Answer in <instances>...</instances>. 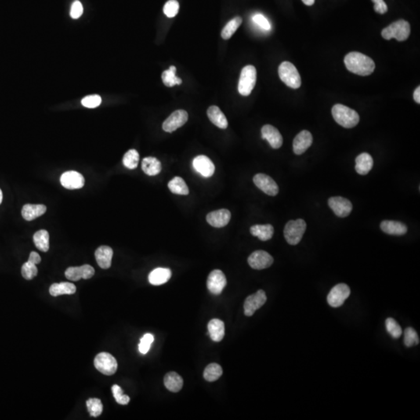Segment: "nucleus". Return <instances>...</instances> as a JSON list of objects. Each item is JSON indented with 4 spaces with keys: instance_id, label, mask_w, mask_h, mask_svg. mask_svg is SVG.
<instances>
[{
    "instance_id": "nucleus-33",
    "label": "nucleus",
    "mask_w": 420,
    "mask_h": 420,
    "mask_svg": "<svg viewBox=\"0 0 420 420\" xmlns=\"http://www.w3.org/2000/svg\"><path fill=\"white\" fill-rule=\"evenodd\" d=\"M170 191L174 194L187 196L189 193V189L185 181L180 177H175L168 183Z\"/></svg>"
},
{
    "instance_id": "nucleus-27",
    "label": "nucleus",
    "mask_w": 420,
    "mask_h": 420,
    "mask_svg": "<svg viewBox=\"0 0 420 420\" xmlns=\"http://www.w3.org/2000/svg\"><path fill=\"white\" fill-rule=\"evenodd\" d=\"M373 165H374V160L369 153H361L356 158L355 168L359 175H367L372 169Z\"/></svg>"
},
{
    "instance_id": "nucleus-35",
    "label": "nucleus",
    "mask_w": 420,
    "mask_h": 420,
    "mask_svg": "<svg viewBox=\"0 0 420 420\" xmlns=\"http://www.w3.org/2000/svg\"><path fill=\"white\" fill-rule=\"evenodd\" d=\"M242 23V18L240 16H236V17L232 19L231 20L226 23V26L223 27L221 32V37L223 39L228 40L231 38L233 34L237 31L238 27L241 25Z\"/></svg>"
},
{
    "instance_id": "nucleus-9",
    "label": "nucleus",
    "mask_w": 420,
    "mask_h": 420,
    "mask_svg": "<svg viewBox=\"0 0 420 420\" xmlns=\"http://www.w3.org/2000/svg\"><path fill=\"white\" fill-rule=\"evenodd\" d=\"M267 301L265 291L259 290L255 294H251L246 298L244 304V315L251 317L257 310L262 308Z\"/></svg>"
},
{
    "instance_id": "nucleus-36",
    "label": "nucleus",
    "mask_w": 420,
    "mask_h": 420,
    "mask_svg": "<svg viewBox=\"0 0 420 420\" xmlns=\"http://www.w3.org/2000/svg\"><path fill=\"white\" fill-rule=\"evenodd\" d=\"M177 69L175 66H171L169 70H165L162 74V80L164 85L172 88L175 85L182 84V80L176 76Z\"/></svg>"
},
{
    "instance_id": "nucleus-46",
    "label": "nucleus",
    "mask_w": 420,
    "mask_h": 420,
    "mask_svg": "<svg viewBox=\"0 0 420 420\" xmlns=\"http://www.w3.org/2000/svg\"><path fill=\"white\" fill-rule=\"evenodd\" d=\"M252 19L253 21L255 22L258 27H260L261 28L265 30H270V23H269V20L263 15L258 13V14H255V16H253Z\"/></svg>"
},
{
    "instance_id": "nucleus-6",
    "label": "nucleus",
    "mask_w": 420,
    "mask_h": 420,
    "mask_svg": "<svg viewBox=\"0 0 420 420\" xmlns=\"http://www.w3.org/2000/svg\"><path fill=\"white\" fill-rule=\"evenodd\" d=\"M307 224L304 219L290 220L284 228V237L288 244L297 245L301 242L306 231Z\"/></svg>"
},
{
    "instance_id": "nucleus-3",
    "label": "nucleus",
    "mask_w": 420,
    "mask_h": 420,
    "mask_svg": "<svg viewBox=\"0 0 420 420\" xmlns=\"http://www.w3.org/2000/svg\"><path fill=\"white\" fill-rule=\"evenodd\" d=\"M411 27L409 22L399 20L385 27L381 32L383 38L386 40L395 38L399 41H404L410 37Z\"/></svg>"
},
{
    "instance_id": "nucleus-1",
    "label": "nucleus",
    "mask_w": 420,
    "mask_h": 420,
    "mask_svg": "<svg viewBox=\"0 0 420 420\" xmlns=\"http://www.w3.org/2000/svg\"><path fill=\"white\" fill-rule=\"evenodd\" d=\"M344 63L349 72L363 77L370 75L375 70L373 59L360 52H349L345 55Z\"/></svg>"
},
{
    "instance_id": "nucleus-24",
    "label": "nucleus",
    "mask_w": 420,
    "mask_h": 420,
    "mask_svg": "<svg viewBox=\"0 0 420 420\" xmlns=\"http://www.w3.org/2000/svg\"><path fill=\"white\" fill-rule=\"evenodd\" d=\"M47 207L42 204L33 205V204H26L23 206L21 210L22 216L27 221H32L36 218L44 215L46 212Z\"/></svg>"
},
{
    "instance_id": "nucleus-10",
    "label": "nucleus",
    "mask_w": 420,
    "mask_h": 420,
    "mask_svg": "<svg viewBox=\"0 0 420 420\" xmlns=\"http://www.w3.org/2000/svg\"><path fill=\"white\" fill-rule=\"evenodd\" d=\"M226 285V278L224 273L219 269L212 271L207 279V288L211 294L219 295L223 292Z\"/></svg>"
},
{
    "instance_id": "nucleus-22",
    "label": "nucleus",
    "mask_w": 420,
    "mask_h": 420,
    "mask_svg": "<svg viewBox=\"0 0 420 420\" xmlns=\"http://www.w3.org/2000/svg\"><path fill=\"white\" fill-rule=\"evenodd\" d=\"M112 257V248L108 246H101L95 251V258L102 269H107L110 267Z\"/></svg>"
},
{
    "instance_id": "nucleus-49",
    "label": "nucleus",
    "mask_w": 420,
    "mask_h": 420,
    "mask_svg": "<svg viewBox=\"0 0 420 420\" xmlns=\"http://www.w3.org/2000/svg\"><path fill=\"white\" fill-rule=\"evenodd\" d=\"M28 261L32 262V263L35 264V265H38V264L41 262V256L38 255V253L35 252V251H32V252H30Z\"/></svg>"
},
{
    "instance_id": "nucleus-45",
    "label": "nucleus",
    "mask_w": 420,
    "mask_h": 420,
    "mask_svg": "<svg viewBox=\"0 0 420 420\" xmlns=\"http://www.w3.org/2000/svg\"><path fill=\"white\" fill-rule=\"evenodd\" d=\"M102 98L99 95H90L84 98L81 103L84 107L95 108L98 107L102 104Z\"/></svg>"
},
{
    "instance_id": "nucleus-47",
    "label": "nucleus",
    "mask_w": 420,
    "mask_h": 420,
    "mask_svg": "<svg viewBox=\"0 0 420 420\" xmlns=\"http://www.w3.org/2000/svg\"><path fill=\"white\" fill-rule=\"evenodd\" d=\"M84 12V7L83 5L80 1L76 0L72 4L71 10H70V16L73 19H78L83 14Z\"/></svg>"
},
{
    "instance_id": "nucleus-19",
    "label": "nucleus",
    "mask_w": 420,
    "mask_h": 420,
    "mask_svg": "<svg viewBox=\"0 0 420 420\" xmlns=\"http://www.w3.org/2000/svg\"><path fill=\"white\" fill-rule=\"evenodd\" d=\"M313 143L312 133L308 130H303L297 135L293 143L294 152L297 155H301L307 151Z\"/></svg>"
},
{
    "instance_id": "nucleus-52",
    "label": "nucleus",
    "mask_w": 420,
    "mask_h": 420,
    "mask_svg": "<svg viewBox=\"0 0 420 420\" xmlns=\"http://www.w3.org/2000/svg\"><path fill=\"white\" fill-rule=\"evenodd\" d=\"M2 202V192L1 189H0V205H1V203Z\"/></svg>"
},
{
    "instance_id": "nucleus-14",
    "label": "nucleus",
    "mask_w": 420,
    "mask_h": 420,
    "mask_svg": "<svg viewBox=\"0 0 420 420\" xmlns=\"http://www.w3.org/2000/svg\"><path fill=\"white\" fill-rule=\"evenodd\" d=\"M253 182L258 189L262 190L265 194L270 196H276L279 193V187L273 178L265 174H257Z\"/></svg>"
},
{
    "instance_id": "nucleus-26",
    "label": "nucleus",
    "mask_w": 420,
    "mask_h": 420,
    "mask_svg": "<svg viewBox=\"0 0 420 420\" xmlns=\"http://www.w3.org/2000/svg\"><path fill=\"white\" fill-rule=\"evenodd\" d=\"M207 115L210 121L218 128L225 129L227 128L228 121L226 116L217 106H211L207 110Z\"/></svg>"
},
{
    "instance_id": "nucleus-21",
    "label": "nucleus",
    "mask_w": 420,
    "mask_h": 420,
    "mask_svg": "<svg viewBox=\"0 0 420 420\" xmlns=\"http://www.w3.org/2000/svg\"><path fill=\"white\" fill-rule=\"evenodd\" d=\"M381 229L385 233L390 235L403 236L407 233L406 225L402 222L394 220H384L381 222Z\"/></svg>"
},
{
    "instance_id": "nucleus-7",
    "label": "nucleus",
    "mask_w": 420,
    "mask_h": 420,
    "mask_svg": "<svg viewBox=\"0 0 420 420\" xmlns=\"http://www.w3.org/2000/svg\"><path fill=\"white\" fill-rule=\"evenodd\" d=\"M95 366L105 375H113L118 369V363L115 358L107 353H101L97 355L95 359Z\"/></svg>"
},
{
    "instance_id": "nucleus-37",
    "label": "nucleus",
    "mask_w": 420,
    "mask_h": 420,
    "mask_svg": "<svg viewBox=\"0 0 420 420\" xmlns=\"http://www.w3.org/2000/svg\"><path fill=\"white\" fill-rule=\"evenodd\" d=\"M139 154L137 150H129L123 157L122 162L125 168L128 169H135L139 164Z\"/></svg>"
},
{
    "instance_id": "nucleus-41",
    "label": "nucleus",
    "mask_w": 420,
    "mask_h": 420,
    "mask_svg": "<svg viewBox=\"0 0 420 420\" xmlns=\"http://www.w3.org/2000/svg\"><path fill=\"white\" fill-rule=\"evenodd\" d=\"M21 274L25 280H32L38 275V268L36 267L35 264L27 261L22 266Z\"/></svg>"
},
{
    "instance_id": "nucleus-12",
    "label": "nucleus",
    "mask_w": 420,
    "mask_h": 420,
    "mask_svg": "<svg viewBox=\"0 0 420 420\" xmlns=\"http://www.w3.org/2000/svg\"><path fill=\"white\" fill-rule=\"evenodd\" d=\"M274 259L269 253L262 250L254 251L248 257V262L252 269L257 270L267 269L273 265Z\"/></svg>"
},
{
    "instance_id": "nucleus-11",
    "label": "nucleus",
    "mask_w": 420,
    "mask_h": 420,
    "mask_svg": "<svg viewBox=\"0 0 420 420\" xmlns=\"http://www.w3.org/2000/svg\"><path fill=\"white\" fill-rule=\"evenodd\" d=\"M189 119V114L185 110H177L163 123V129L167 132H173L183 126Z\"/></svg>"
},
{
    "instance_id": "nucleus-34",
    "label": "nucleus",
    "mask_w": 420,
    "mask_h": 420,
    "mask_svg": "<svg viewBox=\"0 0 420 420\" xmlns=\"http://www.w3.org/2000/svg\"><path fill=\"white\" fill-rule=\"evenodd\" d=\"M223 374V369L218 363H210L206 367L203 377L209 382H213L219 379Z\"/></svg>"
},
{
    "instance_id": "nucleus-40",
    "label": "nucleus",
    "mask_w": 420,
    "mask_h": 420,
    "mask_svg": "<svg viewBox=\"0 0 420 420\" xmlns=\"http://www.w3.org/2000/svg\"><path fill=\"white\" fill-rule=\"evenodd\" d=\"M404 343L407 347H411L420 343V338L414 328L409 327L405 330Z\"/></svg>"
},
{
    "instance_id": "nucleus-43",
    "label": "nucleus",
    "mask_w": 420,
    "mask_h": 420,
    "mask_svg": "<svg viewBox=\"0 0 420 420\" xmlns=\"http://www.w3.org/2000/svg\"><path fill=\"white\" fill-rule=\"evenodd\" d=\"M111 391H112L114 399L118 404L127 405L130 402V398L128 397V395L123 394L122 389L118 385H113Z\"/></svg>"
},
{
    "instance_id": "nucleus-50",
    "label": "nucleus",
    "mask_w": 420,
    "mask_h": 420,
    "mask_svg": "<svg viewBox=\"0 0 420 420\" xmlns=\"http://www.w3.org/2000/svg\"><path fill=\"white\" fill-rule=\"evenodd\" d=\"M413 98H414V100L417 104H420V87H418L414 91Z\"/></svg>"
},
{
    "instance_id": "nucleus-16",
    "label": "nucleus",
    "mask_w": 420,
    "mask_h": 420,
    "mask_svg": "<svg viewBox=\"0 0 420 420\" xmlns=\"http://www.w3.org/2000/svg\"><path fill=\"white\" fill-rule=\"evenodd\" d=\"M95 270L90 265H84L79 267H70L65 272V276L68 280L78 281L81 279L88 280L95 275Z\"/></svg>"
},
{
    "instance_id": "nucleus-2",
    "label": "nucleus",
    "mask_w": 420,
    "mask_h": 420,
    "mask_svg": "<svg viewBox=\"0 0 420 420\" xmlns=\"http://www.w3.org/2000/svg\"><path fill=\"white\" fill-rule=\"evenodd\" d=\"M331 114L338 125L345 128H353L360 121V116L356 110L340 104L332 107Z\"/></svg>"
},
{
    "instance_id": "nucleus-51",
    "label": "nucleus",
    "mask_w": 420,
    "mask_h": 420,
    "mask_svg": "<svg viewBox=\"0 0 420 420\" xmlns=\"http://www.w3.org/2000/svg\"><path fill=\"white\" fill-rule=\"evenodd\" d=\"M302 2L307 5H312L315 3V0H302Z\"/></svg>"
},
{
    "instance_id": "nucleus-28",
    "label": "nucleus",
    "mask_w": 420,
    "mask_h": 420,
    "mask_svg": "<svg viewBox=\"0 0 420 420\" xmlns=\"http://www.w3.org/2000/svg\"><path fill=\"white\" fill-rule=\"evenodd\" d=\"M251 234L262 241L270 240L274 234V228L271 224L254 225L250 228Z\"/></svg>"
},
{
    "instance_id": "nucleus-29",
    "label": "nucleus",
    "mask_w": 420,
    "mask_h": 420,
    "mask_svg": "<svg viewBox=\"0 0 420 420\" xmlns=\"http://www.w3.org/2000/svg\"><path fill=\"white\" fill-rule=\"evenodd\" d=\"M142 169L146 175L155 176L161 171V163L156 157H149L143 159L142 161Z\"/></svg>"
},
{
    "instance_id": "nucleus-38",
    "label": "nucleus",
    "mask_w": 420,
    "mask_h": 420,
    "mask_svg": "<svg viewBox=\"0 0 420 420\" xmlns=\"http://www.w3.org/2000/svg\"><path fill=\"white\" fill-rule=\"evenodd\" d=\"M385 326H386L387 331L393 338H400L403 334V329L401 328V326L395 319L392 317H388L385 320Z\"/></svg>"
},
{
    "instance_id": "nucleus-23",
    "label": "nucleus",
    "mask_w": 420,
    "mask_h": 420,
    "mask_svg": "<svg viewBox=\"0 0 420 420\" xmlns=\"http://www.w3.org/2000/svg\"><path fill=\"white\" fill-rule=\"evenodd\" d=\"M208 331L210 338L214 342H219L223 339L225 335V326L223 320L214 318L208 324Z\"/></svg>"
},
{
    "instance_id": "nucleus-32",
    "label": "nucleus",
    "mask_w": 420,
    "mask_h": 420,
    "mask_svg": "<svg viewBox=\"0 0 420 420\" xmlns=\"http://www.w3.org/2000/svg\"><path fill=\"white\" fill-rule=\"evenodd\" d=\"M34 243L36 248L42 252H47L49 249V233L47 230H41L34 234Z\"/></svg>"
},
{
    "instance_id": "nucleus-15",
    "label": "nucleus",
    "mask_w": 420,
    "mask_h": 420,
    "mask_svg": "<svg viewBox=\"0 0 420 420\" xmlns=\"http://www.w3.org/2000/svg\"><path fill=\"white\" fill-rule=\"evenodd\" d=\"M60 182L66 189L74 190L84 187L85 179L80 173L70 171L63 173L60 178Z\"/></svg>"
},
{
    "instance_id": "nucleus-8",
    "label": "nucleus",
    "mask_w": 420,
    "mask_h": 420,
    "mask_svg": "<svg viewBox=\"0 0 420 420\" xmlns=\"http://www.w3.org/2000/svg\"><path fill=\"white\" fill-rule=\"evenodd\" d=\"M350 295V289L345 283H339L333 287L327 297L328 305L332 308H339Z\"/></svg>"
},
{
    "instance_id": "nucleus-20",
    "label": "nucleus",
    "mask_w": 420,
    "mask_h": 420,
    "mask_svg": "<svg viewBox=\"0 0 420 420\" xmlns=\"http://www.w3.org/2000/svg\"><path fill=\"white\" fill-rule=\"evenodd\" d=\"M262 138L268 141L273 149H279L283 145V136L277 128L271 125H264L262 128Z\"/></svg>"
},
{
    "instance_id": "nucleus-30",
    "label": "nucleus",
    "mask_w": 420,
    "mask_h": 420,
    "mask_svg": "<svg viewBox=\"0 0 420 420\" xmlns=\"http://www.w3.org/2000/svg\"><path fill=\"white\" fill-rule=\"evenodd\" d=\"M164 385L171 392H178L183 387V379L175 372H169L164 377Z\"/></svg>"
},
{
    "instance_id": "nucleus-13",
    "label": "nucleus",
    "mask_w": 420,
    "mask_h": 420,
    "mask_svg": "<svg viewBox=\"0 0 420 420\" xmlns=\"http://www.w3.org/2000/svg\"><path fill=\"white\" fill-rule=\"evenodd\" d=\"M328 206L338 217H346L353 210V204L343 197H331L328 200Z\"/></svg>"
},
{
    "instance_id": "nucleus-44",
    "label": "nucleus",
    "mask_w": 420,
    "mask_h": 420,
    "mask_svg": "<svg viewBox=\"0 0 420 420\" xmlns=\"http://www.w3.org/2000/svg\"><path fill=\"white\" fill-rule=\"evenodd\" d=\"M154 341V337L152 334H146L141 338L140 343L139 344V350L142 354H146L150 350V346Z\"/></svg>"
},
{
    "instance_id": "nucleus-39",
    "label": "nucleus",
    "mask_w": 420,
    "mask_h": 420,
    "mask_svg": "<svg viewBox=\"0 0 420 420\" xmlns=\"http://www.w3.org/2000/svg\"><path fill=\"white\" fill-rule=\"evenodd\" d=\"M87 407L90 415L93 417H98L103 412V405L102 401L98 399H90L87 401Z\"/></svg>"
},
{
    "instance_id": "nucleus-18",
    "label": "nucleus",
    "mask_w": 420,
    "mask_h": 420,
    "mask_svg": "<svg viewBox=\"0 0 420 420\" xmlns=\"http://www.w3.org/2000/svg\"><path fill=\"white\" fill-rule=\"evenodd\" d=\"M193 165L194 169L205 178L212 176L215 172L213 163L207 156L200 155L196 157L193 160Z\"/></svg>"
},
{
    "instance_id": "nucleus-4",
    "label": "nucleus",
    "mask_w": 420,
    "mask_h": 420,
    "mask_svg": "<svg viewBox=\"0 0 420 420\" xmlns=\"http://www.w3.org/2000/svg\"><path fill=\"white\" fill-rule=\"evenodd\" d=\"M279 76L280 80L287 87L293 89H298L301 86V78L299 72L294 64L290 62H283L279 67Z\"/></svg>"
},
{
    "instance_id": "nucleus-25",
    "label": "nucleus",
    "mask_w": 420,
    "mask_h": 420,
    "mask_svg": "<svg viewBox=\"0 0 420 420\" xmlns=\"http://www.w3.org/2000/svg\"><path fill=\"white\" fill-rule=\"evenodd\" d=\"M171 277V269L167 268H157L149 275V282L153 286H160L169 281Z\"/></svg>"
},
{
    "instance_id": "nucleus-42",
    "label": "nucleus",
    "mask_w": 420,
    "mask_h": 420,
    "mask_svg": "<svg viewBox=\"0 0 420 420\" xmlns=\"http://www.w3.org/2000/svg\"><path fill=\"white\" fill-rule=\"evenodd\" d=\"M179 3L177 0H169L164 6V13L169 18L175 17L179 11Z\"/></svg>"
},
{
    "instance_id": "nucleus-17",
    "label": "nucleus",
    "mask_w": 420,
    "mask_h": 420,
    "mask_svg": "<svg viewBox=\"0 0 420 420\" xmlns=\"http://www.w3.org/2000/svg\"><path fill=\"white\" fill-rule=\"evenodd\" d=\"M231 217L230 211L226 209L215 210L210 212L207 215V220L209 224L213 227L221 228L226 226L229 223Z\"/></svg>"
},
{
    "instance_id": "nucleus-31",
    "label": "nucleus",
    "mask_w": 420,
    "mask_h": 420,
    "mask_svg": "<svg viewBox=\"0 0 420 420\" xmlns=\"http://www.w3.org/2000/svg\"><path fill=\"white\" fill-rule=\"evenodd\" d=\"M77 291V287L71 283H54L49 288V293L53 297H58L61 295H71L74 294Z\"/></svg>"
},
{
    "instance_id": "nucleus-48",
    "label": "nucleus",
    "mask_w": 420,
    "mask_h": 420,
    "mask_svg": "<svg viewBox=\"0 0 420 420\" xmlns=\"http://www.w3.org/2000/svg\"><path fill=\"white\" fill-rule=\"evenodd\" d=\"M372 2L374 3V10L377 13L384 14L388 12V5L384 0H372Z\"/></svg>"
},
{
    "instance_id": "nucleus-5",
    "label": "nucleus",
    "mask_w": 420,
    "mask_h": 420,
    "mask_svg": "<svg viewBox=\"0 0 420 420\" xmlns=\"http://www.w3.org/2000/svg\"><path fill=\"white\" fill-rule=\"evenodd\" d=\"M257 80V71L255 66L248 65L243 68L238 83V91L242 96L251 95L255 88Z\"/></svg>"
}]
</instances>
